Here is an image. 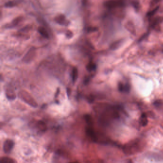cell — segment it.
<instances>
[{"label":"cell","instance_id":"cell-1","mask_svg":"<svg viewBox=\"0 0 163 163\" xmlns=\"http://www.w3.org/2000/svg\"><path fill=\"white\" fill-rule=\"evenodd\" d=\"M140 147V142L139 140H134L129 142L125 145L123 148L124 152L127 154H132L138 152Z\"/></svg>","mask_w":163,"mask_h":163},{"label":"cell","instance_id":"cell-2","mask_svg":"<svg viewBox=\"0 0 163 163\" xmlns=\"http://www.w3.org/2000/svg\"><path fill=\"white\" fill-rule=\"evenodd\" d=\"M19 97L20 99L27 103L29 105H31L34 107H36L37 106V104L33 99V98L30 96L29 94L26 92L25 91H21L19 92Z\"/></svg>","mask_w":163,"mask_h":163},{"label":"cell","instance_id":"cell-3","mask_svg":"<svg viewBox=\"0 0 163 163\" xmlns=\"http://www.w3.org/2000/svg\"><path fill=\"white\" fill-rule=\"evenodd\" d=\"M85 132L88 136H89L94 142L97 143L98 141V136L92 126L88 125L85 128Z\"/></svg>","mask_w":163,"mask_h":163},{"label":"cell","instance_id":"cell-4","mask_svg":"<svg viewBox=\"0 0 163 163\" xmlns=\"http://www.w3.org/2000/svg\"><path fill=\"white\" fill-rule=\"evenodd\" d=\"M14 146V142L10 139L6 140L3 144V150L5 153H10Z\"/></svg>","mask_w":163,"mask_h":163},{"label":"cell","instance_id":"cell-5","mask_svg":"<svg viewBox=\"0 0 163 163\" xmlns=\"http://www.w3.org/2000/svg\"><path fill=\"white\" fill-rule=\"evenodd\" d=\"M35 49L34 47H32L27 52L26 55L24 56L23 59V61L25 63H29L35 57Z\"/></svg>","mask_w":163,"mask_h":163},{"label":"cell","instance_id":"cell-6","mask_svg":"<svg viewBox=\"0 0 163 163\" xmlns=\"http://www.w3.org/2000/svg\"><path fill=\"white\" fill-rule=\"evenodd\" d=\"M35 126L37 129L41 132H45L47 130L46 124L43 121H37L35 123Z\"/></svg>","mask_w":163,"mask_h":163},{"label":"cell","instance_id":"cell-7","mask_svg":"<svg viewBox=\"0 0 163 163\" xmlns=\"http://www.w3.org/2000/svg\"><path fill=\"white\" fill-rule=\"evenodd\" d=\"M23 0H12L11 1H9L5 3V7H8V8H11L13 7L14 6H16L18 5L19 4H20Z\"/></svg>","mask_w":163,"mask_h":163},{"label":"cell","instance_id":"cell-8","mask_svg":"<svg viewBox=\"0 0 163 163\" xmlns=\"http://www.w3.org/2000/svg\"><path fill=\"white\" fill-rule=\"evenodd\" d=\"M78 76H79V73H78V70L77 68L75 67L73 68L71 71V77L72 82L74 84L75 83V82L77 81Z\"/></svg>","mask_w":163,"mask_h":163},{"label":"cell","instance_id":"cell-9","mask_svg":"<svg viewBox=\"0 0 163 163\" xmlns=\"http://www.w3.org/2000/svg\"><path fill=\"white\" fill-rule=\"evenodd\" d=\"M120 4H121V2H119L118 1H115V0L108 1L105 3V6L109 8L115 7L120 5Z\"/></svg>","mask_w":163,"mask_h":163},{"label":"cell","instance_id":"cell-10","mask_svg":"<svg viewBox=\"0 0 163 163\" xmlns=\"http://www.w3.org/2000/svg\"><path fill=\"white\" fill-rule=\"evenodd\" d=\"M55 20L57 23L61 25H65L67 23L65 16L61 14L57 16L55 18Z\"/></svg>","mask_w":163,"mask_h":163},{"label":"cell","instance_id":"cell-11","mask_svg":"<svg viewBox=\"0 0 163 163\" xmlns=\"http://www.w3.org/2000/svg\"><path fill=\"white\" fill-rule=\"evenodd\" d=\"M118 89L121 92H128L130 91V86L128 84H123L122 83H120L118 85Z\"/></svg>","mask_w":163,"mask_h":163},{"label":"cell","instance_id":"cell-12","mask_svg":"<svg viewBox=\"0 0 163 163\" xmlns=\"http://www.w3.org/2000/svg\"><path fill=\"white\" fill-rule=\"evenodd\" d=\"M38 32L41 35L43 36L44 37L46 38H47V39L49 38V34L45 28L43 27H41V26L38 27Z\"/></svg>","mask_w":163,"mask_h":163},{"label":"cell","instance_id":"cell-13","mask_svg":"<svg viewBox=\"0 0 163 163\" xmlns=\"http://www.w3.org/2000/svg\"><path fill=\"white\" fill-rule=\"evenodd\" d=\"M86 69L90 72L94 71L96 70V65L93 62L90 61L86 66Z\"/></svg>","mask_w":163,"mask_h":163},{"label":"cell","instance_id":"cell-14","mask_svg":"<svg viewBox=\"0 0 163 163\" xmlns=\"http://www.w3.org/2000/svg\"><path fill=\"white\" fill-rule=\"evenodd\" d=\"M140 123L141 125L143 126H145L148 123V121H147V118L146 115L143 113L142 115L140 118Z\"/></svg>","mask_w":163,"mask_h":163},{"label":"cell","instance_id":"cell-15","mask_svg":"<svg viewBox=\"0 0 163 163\" xmlns=\"http://www.w3.org/2000/svg\"><path fill=\"white\" fill-rule=\"evenodd\" d=\"M84 118L85 120L86 121V122L88 124V125L92 126L93 123V121H92V117L90 114H85L84 116Z\"/></svg>","mask_w":163,"mask_h":163},{"label":"cell","instance_id":"cell-16","mask_svg":"<svg viewBox=\"0 0 163 163\" xmlns=\"http://www.w3.org/2000/svg\"><path fill=\"white\" fill-rule=\"evenodd\" d=\"M0 162L2 163H14L15 161L11 158L8 157H3L0 158Z\"/></svg>","mask_w":163,"mask_h":163},{"label":"cell","instance_id":"cell-17","mask_svg":"<svg viewBox=\"0 0 163 163\" xmlns=\"http://www.w3.org/2000/svg\"><path fill=\"white\" fill-rule=\"evenodd\" d=\"M22 17H18L12 21V24H14V25H16L17 24H18L20 22V21L22 20Z\"/></svg>","mask_w":163,"mask_h":163},{"label":"cell","instance_id":"cell-18","mask_svg":"<svg viewBox=\"0 0 163 163\" xmlns=\"http://www.w3.org/2000/svg\"><path fill=\"white\" fill-rule=\"evenodd\" d=\"M90 79H91V78L90 77H89L85 78V79H84V82H83L84 84L85 85H87L89 83L90 81Z\"/></svg>","mask_w":163,"mask_h":163}]
</instances>
